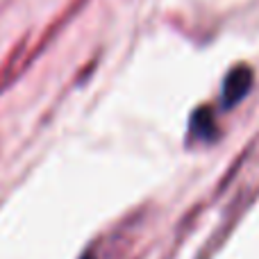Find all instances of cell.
<instances>
[{"mask_svg":"<svg viewBox=\"0 0 259 259\" xmlns=\"http://www.w3.org/2000/svg\"><path fill=\"white\" fill-rule=\"evenodd\" d=\"M252 89V71L248 66H234L225 75L223 89H221V105L223 109H232L237 103H241Z\"/></svg>","mask_w":259,"mask_h":259,"instance_id":"6da1fadb","label":"cell"},{"mask_svg":"<svg viewBox=\"0 0 259 259\" xmlns=\"http://www.w3.org/2000/svg\"><path fill=\"white\" fill-rule=\"evenodd\" d=\"M219 134V127H216L214 114H211L209 107L198 109L191 116V123H189V137L193 139H216Z\"/></svg>","mask_w":259,"mask_h":259,"instance_id":"7a4b0ae2","label":"cell"},{"mask_svg":"<svg viewBox=\"0 0 259 259\" xmlns=\"http://www.w3.org/2000/svg\"><path fill=\"white\" fill-rule=\"evenodd\" d=\"M80 259H96V257H94V255H82Z\"/></svg>","mask_w":259,"mask_h":259,"instance_id":"3957f363","label":"cell"}]
</instances>
